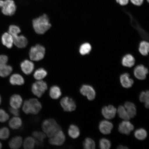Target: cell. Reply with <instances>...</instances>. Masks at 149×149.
Returning <instances> with one entry per match:
<instances>
[{
    "label": "cell",
    "mask_w": 149,
    "mask_h": 149,
    "mask_svg": "<svg viewBox=\"0 0 149 149\" xmlns=\"http://www.w3.org/2000/svg\"><path fill=\"white\" fill-rule=\"evenodd\" d=\"M23 103V99L18 94H14L11 97L10 104L11 107L19 109L21 107Z\"/></svg>",
    "instance_id": "cell-18"
},
{
    "label": "cell",
    "mask_w": 149,
    "mask_h": 149,
    "mask_svg": "<svg viewBox=\"0 0 149 149\" xmlns=\"http://www.w3.org/2000/svg\"><path fill=\"white\" fill-rule=\"evenodd\" d=\"M9 111L12 114L15 116H18L20 114V112L18 109L12 107L9 109Z\"/></svg>",
    "instance_id": "cell-40"
},
{
    "label": "cell",
    "mask_w": 149,
    "mask_h": 149,
    "mask_svg": "<svg viewBox=\"0 0 149 149\" xmlns=\"http://www.w3.org/2000/svg\"><path fill=\"white\" fill-rule=\"evenodd\" d=\"M113 127V124L109 121L106 120L102 121L99 126L100 132L105 135L110 134Z\"/></svg>",
    "instance_id": "cell-14"
},
{
    "label": "cell",
    "mask_w": 149,
    "mask_h": 149,
    "mask_svg": "<svg viewBox=\"0 0 149 149\" xmlns=\"http://www.w3.org/2000/svg\"><path fill=\"white\" fill-rule=\"evenodd\" d=\"M148 72V69L142 65H139L136 67L134 72L135 77L137 79L141 80L146 79Z\"/></svg>",
    "instance_id": "cell-13"
},
{
    "label": "cell",
    "mask_w": 149,
    "mask_h": 149,
    "mask_svg": "<svg viewBox=\"0 0 149 149\" xmlns=\"http://www.w3.org/2000/svg\"><path fill=\"white\" fill-rule=\"evenodd\" d=\"M14 44L17 47L22 48H25L28 44V40L26 37L23 35H18L13 37Z\"/></svg>",
    "instance_id": "cell-17"
},
{
    "label": "cell",
    "mask_w": 149,
    "mask_h": 149,
    "mask_svg": "<svg viewBox=\"0 0 149 149\" xmlns=\"http://www.w3.org/2000/svg\"><path fill=\"white\" fill-rule=\"evenodd\" d=\"M1 42L3 45L8 48H10L14 44L13 37L9 33H5L1 38Z\"/></svg>",
    "instance_id": "cell-19"
},
{
    "label": "cell",
    "mask_w": 149,
    "mask_h": 149,
    "mask_svg": "<svg viewBox=\"0 0 149 149\" xmlns=\"http://www.w3.org/2000/svg\"><path fill=\"white\" fill-rule=\"evenodd\" d=\"M9 82L13 85L21 86L25 83V80L23 76L20 74H15L11 76Z\"/></svg>",
    "instance_id": "cell-20"
},
{
    "label": "cell",
    "mask_w": 149,
    "mask_h": 149,
    "mask_svg": "<svg viewBox=\"0 0 149 149\" xmlns=\"http://www.w3.org/2000/svg\"><path fill=\"white\" fill-rule=\"evenodd\" d=\"M17 5L14 0H0V8L3 14L11 16L17 10Z\"/></svg>",
    "instance_id": "cell-4"
},
{
    "label": "cell",
    "mask_w": 149,
    "mask_h": 149,
    "mask_svg": "<svg viewBox=\"0 0 149 149\" xmlns=\"http://www.w3.org/2000/svg\"><path fill=\"white\" fill-rule=\"evenodd\" d=\"M83 147L85 149H94L95 148V143L92 139L87 138L83 142Z\"/></svg>",
    "instance_id": "cell-35"
},
{
    "label": "cell",
    "mask_w": 149,
    "mask_h": 149,
    "mask_svg": "<svg viewBox=\"0 0 149 149\" xmlns=\"http://www.w3.org/2000/svg\"><path fill=\"white\" fill-rule=\"evenodd\" d=\"M117 113V109L113 106L109 105L102 108V114L106 119L110 120L114 118Z\"/></svg>",
    "instance_id": "cell-12"
},
{
    "label": "cell",
    "mask_w": 149,
    "mask_h": 149,
    "mask_svg": "<svg viewBox=\"0 0 149 149\" xmlns=\"http://www.w3.org/2000/svg\"><path fill=\"white\" fill-rule=\"evenodd\" d=\"M100 147L102 149H109L111 147V143L109 140L103 138L100 141Z\"/></svg>",
    "instance_id": "cell-37"
},
{
    "label": "cell",
    "mask_w": 149,
    "mask_h": 149,
    "mask_svg": "<svg viewBox=\"0 0 149 149\" xmlns=\"http://www.w3.org/2000/svg\"><path fill=\"white\" fill-rule=\"evenodd\" d=\"M134 126L129 121L124 120L119 124L118 130L121 133L126 135H129L134 129Z\"/></svg>",
    "instance_id": "cell-11"
},
{
    "label": "cell",
    "mask_w": 149,
    "mask_h": 149,
    "mask_svg": "<svg viewBox=\"0 0 149 149\" xmlns=\"http://www.w3.org/2000/svg\"><path fill=\"white\" fill-rule=\"evenodd\" d=\"M33 25L35 32L39 34H44L51 27L49 18L46 14L33 19Z\"/></svg>",
    "instance_id": "cell-1"
},
{
    "label": "cell",
    "mask_w": 149,
    "mask_h": 149,
    "mask_svg": "<svg viewBox=\"0 0 149 149\" xmlns=\"http://www.w3.org/2000/svg\"><path fill=\"white\" fill-rule=\"evenodd\" d=\"M135 59L133 56L128 54L123 58L122 64L124 66L131 68L135 64Z\"/></svg>",
    "instance_id": "cell-25"
},
{
    "label": "cell",
    "mask_w": 149,
    "mask_h": 149,
    "mask_svg": "<svg viewBox=\"0 0 149 149\" xmlns=\"http://www.w3.org/2000/svg\"><path fill=\"white\" fill-rule=\"evenodd\" d=\"M66 137L64 132L61 130H59L55 134L50 137V144L55 146H61L64 144Z\"/></svg>",
    "instance_id": "cell-9"
},
{
    "label": "cell",
    "mask_w": 149,
    "mask_h": 149,
    "mask_svg": "<svg viewBox=\"0 0 149 149\" xmlns=\"http://www.w3.org/2000/svg\"><path fill=\"white\" fill-rule=\"evenodd\" d=\"M139 51L141 55L146 56L148 54L149 51V44L148 42L143 41L139 45Z\"/></svg>",
    "instance_id": "cell-31"
},
{
    "label": "cell",
    "mask_w": 149,
    "mask_h": 149,
    "mask_svg": "<svg viewBox=\"0 0 149 149\" xmlns=\"http://www.w3.org/2000/svg\"><path fill=\"white\" fill-rule=\"evenodd\" d=\"M92 49V47L88 43H85L82 45L79 48V53L84 55L88 54Z\"/></svg>",
    "instance_id": "cell-34"
},
{
    "label": "cell",
    "mask_w": 149,
    "mask_h": 149,
    "mask_svg": "<svg viewBox=\"0 0 149 149\" xmlns=\"http://www.w3.org/2000/svg\"><path fill=\"white\" fill-rule=\"evenodd\" d=\"M10 134V132L8 128L6 127L0 129V139L3 140L8 138Z\"/></svg>",
    "instance_id": "cell-38"
},
{
    "label": "cell",
    "mask_w": 149,
    "mask_h": 149,
    "mask_svg": "<svg viewBox=\"0 0 149 149\" xmlns=\"http://www.w3.org/2000/svg\"><path fill=\"white\" fill-rule=\"evenodd\" d=\"M1 96H0V104H1Z\"/></svg>",
    "instance_id": "cell-45"
},
{
    "label": "cell",
    "mask_w": 149,
    "mask_h": 149,
    "mask_svg": "<svg viewBox=\"0 0 149 149\" xmlns=\"http://www.w3.org/2000/svg\"><path fill=\"white\" fill-rule=\"evenodd\" d=\"M9 118V115L4 110L0 109V122H5Z\"/></svg>",
    "instance_id": "cell-39"
},
{
    "label": "cell",
    "mask_w": 149,
    "mask_h": 149,
    "mask_svg": "<svg viewBox=\"0 0 149 149\" xmlns=\"http://www.w3.org/2000/svg\"><path fill=\"white\" fill-rule=\"evenodd\" d=\"M125 108L130 118H133L136 114V108L133 102H126L125 104Z\"/></svg>",
    "instance_id": "cell-21"
},
{
    "label": "cell",
    "mask_w": 149,
    "mask_h": 149,
    "mask_svg": "<svg viewBox=\"0 0 149 149\" xmlns=\"http://www.w3.org/2000/svg\"><path fill=\"white\" fill-rule=\"evenodd\" d=\"M60 104L61 107L65 111L71 112L75 110L76 109L75 102L72 98L68 96L61 99Z\"/></svg>",
    "instance_id": "cell-8"
},
{
    "label": "cell",
    "mask_w": 149,
    "mask_h": 149,
    "mask_svg": "<svg viewBox=\"0 0 149 149\" xmlns=\"http://www.w3.org/2000/svg\"><path fill=\"white\" fill-rule=\"evenodd\" d=\"M48 86L46 82L40 80L33 83L31 87V91L33 94L40 98L47 90Z\"/></svg>",
    "instance_id": "cell-6"
},
{
    "label": "cell",
    "mask_w": 149,
    "mask_h": 149,
    "mask_svg": "<svg viewBox=\"0 0 149 149\" xmlns=\"http://www.w3.org/2000/svg\"><path fill=\"white\" fill-rule=\"evenodd\" d=\"M24 148L25 149H32L34 148L36 144V141L33 137H28L24 140L23 142Z\"/></svg>",
    "instance_id": "cell-28"
},
{
    "label": "cell",
    "mask_w": 149,
    "mask_h": 149,
    "mask_svg": "<svg viewBox=\"0 0 149 149\" xmlns=\"http://www.w3.org/2000/svg\"><path fill=\"white\" fill-rule=\"evenodd\" d=\"M149 0H147V1H148V2H149Z\"/></svg>",
    "instance_id": "cell-46"
},
{
    "label": "cell",
    "mask_w": 149,
    "mask_h": 149,
    "mask_svg": "<svg viewBox=\"0 0 149 149\" xmlns=\"http://www.w3.org/2000/svg\"><path fill=\"white\" fill-rule=\"evenodd\" d=\"M118 149H128V148L127 147L125 146H123V145H120V146H119L117 148Z\"/></svg>",
    "instance_id": "cell-43"
},
{
    "label": "cell",
    "mask_w": 149,
    "mask_h": 149,
    "mask_svg": "<svg viewBox=\"0 0 149 149\" xmlns=\"http://www.w3.org/2000/svg\"><path fill=\"white\" fill-rule=\"evenodd\" d=\"M62 94L61 89L58 86L54 85L50 88L49 95L52 99L53 100H57L60 97Z\"/></svg>",
    "instance_id": "cell-22"
},
{
    "label": "cell",
    "mask_w": 149,
    "mask_h": 149,
    "mask_svg": "<svg viewBox=\"0 0 149 149\" xmlns=\"http://www.w3.org/2000/svg\"><path fill=\"white\" fill-rule=\"evenodd\" d=\"M47 74V72L44 68H39L35 71L33 74V77L38 81L44 79Z\"/></svg>",
    "instance_id": "cell-30"
},
{
    "label": "cell",
    "mask_w": 149,
    "mask_h": 149,
    "mask_svg": "<svg viewBox=\"0 0 149 149\" xmlns=\"http://www.w3.org/2000/svg\"><path fill=\"white\" fill-rule=\"evenodd\" d=\"M144 0H130L132 3L138 6H139L142 4Z\"/></svg>",
    "instance_id": "cell-41"
},
{
    "label": "cell",
    "mask_w": 149,
    "mask_h": 149,
    "mask_svg": "<svg viewBox=\"0 0 149 149\" xmlns=\"http://www.w3.org/2000/svg\"><path fill=\"white\" fill-rule=\"evenodd\" d=\"M21 32V30L17 26L11 25L9 26L8 33L12 35L13 37L18 35Z\"/></svg>",
    "instance_id": "cell-36"
},
{
    "label": "cell",
    "mask_w": 149,
    "mask_h": 149,
    "mask_svg": "<svg viewBox=\"0 0 149 149\" xmlns=\"http://www.w3.org/2000/svg\"><path fill=\"white\" fill-rule=\"evenodd\" d=\"M68 134L70 136L72 139L77 138L79 136L80 134L79 128L74 125H71L69 128Z\"/></svg>",
    "instance_id": "cell-26"
},
{
    "label": "cell",
    "mask_w": 149,
    "mask_h": 149,
    "mask_svg": "<svg viewBox=\"0 0 149 149\" xmlns=\"http://www.w3.org/2000/svg\"><path fill=\"white\" fill-rule=\"evenodd\" d=\"M42 128L46 135L51 137L61 130V127L54 119L50 118L46 119L44 121L42 124Z\"/></svg>",
    "instance_id": "cell-3"
},
{
    "label": "cell",
    "mask_w": 149,
    "mask_h": 149,
    "mask_svg": "<svg viewBox=\"0 0 149 149\" xmlns=\"http://www.w3.org/2000/svg\"><path fill=\"white\" fill-rule=\"evenodd\" d=\"M147 132L146 130L143 128H140L136 130L134 133V136L136 138L139 140H143L146 138L147 136Z\"/></svg>",
    "instance_id": "cell-33"
},
{
    "label": "cell",
    "mask_w": 149,
    "mask_h": 149,
    "mask_svg": "<svg viewBox=\"0 0 149 149\" xmlns=\"http://www.w3.org/2000/svg\"><path fill=\"white\" fill-rule=\"evenodd\" d=\"M8 60L6 55H0V76L1 77H7L12 72V66L7 65Z\"/></svg>",
    "instance_id": "cell-7"
},
{
    "label": "cell",
    "mask_w": 149,
    "mask_h": 149,
    "mask_svg": "<svg viewBox=\"0 0 149 149\" xmlns=\"http://www.w3.org/2000/svg\"><path fill=\"white\" fill-rule=\"evenodd\" d=\"M23 143V139L20 136L15 137L9 142V146L13 149H17L21 147Z\"/></svg>",
    "instance_id": "cell-23"
},
{
    "label": "cell",
    "mask_w": 149,
    "mask_h": 149,
    "mask_svg": "<svg viewBox=\"0 0 149 149\" xmlns=\"http://www.w3.org/2000/svg\"><path fill=\"white\" fill-rule=\"evenodd\" d=\"M80 92L83 95L86 96L89 100H94L96 97V92L93 87L88 85H84L81 87Z\"/></svg>",
    "instance_id": "cell-10"
},
{
    "label": "cell",
    "mask_w": 149,
    "mask_h": 149,
    "mask_svg": "<svg viewBox=\"0 0 149 149\" xmlns=\"http://www.w3.org/2000/svg\"><path fill=\"white\" fill-rule=\"evenodd\" d=\"M117 2L120 5L125 6L127 5L129 2V0H116Z\"/></svg>",
    "instance_id": "cell-42"
},
{
    "label": "cell",
    "mask_w": 149,
    "mask_h": 149,
    "mask_svg": "<svg viewBox=\"0 0 149 149\" xmlns=\"http://www.w3.org/2000/svg\"><path fill=\"white\" fill-rule=\"evenodd\" d=\"M20 67L24 73L29 75L33 72L34 68V65L32 61L25 60L21 63Z\"/></svg>",
    "instance_id": "cell-15"
},
{
    "label": "cell",
    "mask_w": 149,
    "mask_h": 149,
    "mask_svg": "<svg viewBox=\"0 0 149 149\" xmlns=\"http://www.w3.org/2000/svg\"><path fill=\"white\" fill-rule=\"evenodd\" d=\"M149 93L148 91L146 92L143 91L141 93L139 96V100L141 102H144L145 107L147 109L149 108Z\"/></svg>",
    "instance_id": "cell-32"
},
{
    "label": "cell",
    "mask_w": 149,
    "mask_h": 149,
    "mask_svg": "<svg viewBox=\"0 0 149 149\" xmlns=\"http://www.w3.org/2000/svg\"><path fill=\"white\" fill-rule=\"evenodd\" d=\"M45 49L40 45H37L32 47L29 52V56L31 60L38 61L41 60L44 57Z\"/></svg>",
    "instance_id": "cell-5"
},
{
    "label": "cell",
    "mask_w": 149,
    "mask_h": 149,
    "mask_svg": "<svg viewBox=\"0 0 149 149\" xmlns=\"http://www.w3.org/2000/svg\"><path fill=\"white\" fill-rule=\"evenodd\" d=\"M117 111L119 116L121 119L124 120H130V118L124 106L122 105L119 106Z\"/></svg>",
    "instance_id": "cell-29"
},
{
    "label": "cell",
    "mask_w": 149,
    "mask_h": 149,
    "mask_svg": "<svg viewBox=\"0 0 149 149\" xmlns=\"http://www.w3.org/2000/svg\"><path fill=\"white\" fill-rule=\"evenodd\" d=\"M22 108L23 111L26 114L36 115L41 110L42 105L37 99L31 98L24 102Z\"/></svg>",
    "instance_id": "cell-2"
},
{
    "label": "cell",
    "mask_w": 149,
    "mask_h": 149,
    "mask_svg": "<svg viewBox=\"0 0 149 149\" xmlns=\"http://www.w3.org/2000/svg\"><path fill=\"white\" fill-rule=\"evenodd\" d=\"M33 136L36 141V144L38 145H41L46 137L45 133L40 132H33Z\"/></svg>",
    "instance_id": "cell-27"
},
{
    "label": "cell",
    "mask_w": 149,
    "mask_h": 149,
    "mask_svg": "<svg viewBox=\"0 0 149 149\" xmlns=\"http://www.w3.org/2000/svg\"><path fill=\"white\" fill-rule=\"evenodd\" d=\"M2 144L1 143V142H0V149L1 148H2Z\"/></svg>",
    "instance_id": "cell-44"
},
{
    "label": "cell",
    "mask_w": 149,
    "mask_h": 149,
    "mask_svg": "<svg viewBox=\"0 0 149 149\" xmlns=\"http://www.w3.org/2000/svg\"><path fill=\"white\" fill-rule=\"evenodd\" d=\"M120 81L122 86L126 88H130L134 84L133 80L130 79V74L128 73L122 74L120 77Z\"/></svg>",
    "instance_id": "cell-16"
},
{
    "label": "cell",
    "mask_w": 149,
    "mask_h": 149,
    "mask_svg": "<svg viewBox=\"0 0 149 149\" xmlns=\"http://www.w3.org/2000/svg\"><path fill=\"white\" fill-rule=\"evenodd\" d=\"M23 122L19 117L16 116L13 117L9 121V124L11 128L13 130L18 129L22 126Z\"/></svg>",
    "instance_id": "cell-24"
}]
</instances>
